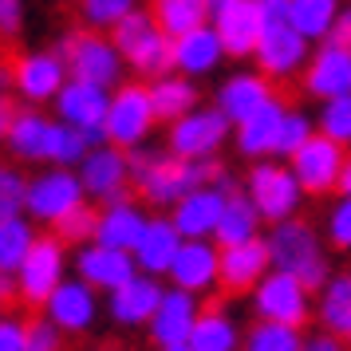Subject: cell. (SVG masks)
I'll list each match as a JSON object with an SVG mask.
<instances>
[{
    "mask_svg": "<svg viewBox=\"0 0 351 351\" xmlns=\"http://www.w3.org/2000/svg\"><path fill=\"white\" fill-rule=\"evenodd\" d=\"M60 56H64L71 80H83V83H99L111 91L119 75H123V51L119 44L111 40V32H67L60 40Z\"/></svg>",
    "mask_w": 351,
    "mask_h": 351,
    "instance_id": "cell-1",
    "label": "cell"
},
{
    "mask_svg": "<svg viewBox=\"0 0 351 351\" xmlns=\"http://www.w3.org/2000/svg\"><path fill=\"white\" fill-rule=\"evenodd\" d=\"M269 249H272V265H276V272L296 276L304 288H319L324 285L328 265H324V256H319L316 233H312V225L308 221H280L276 229H272Z\"/></svg>",
    "mask_w": 351,
    "mask_h": 351,
    "instance_id": "cell-2",
    "label": "cell"
},
{
    "mask_svg": "<svg viewBox=\"0 0 351 351\" xmlns=\"http://www.w3.org/2000/svg\"><path fill=\"white\" fill-rule=\"evenodd\" d=\"M158 123L150 83H119L111 95V114H107V143L119 150H134L150 127Z\"/></svg>",
    "mask_w": 351,
    "mask_h": 351,
    "instance_id": "cell-3",
    "label": "cell"
},
{
    "mask_svg": "<svg viewBox=\"0 0 351 351\" xmlns=\"http://www.w3.org/2000/svg\"><path fill=\"white\" fill-rule=\"evenodd\" d=\"M60 269H64V241L56 237H36L32 253L24 256V265H20V308L24 312H36L40 304H48L56 296V288H60Z\"/></svg>",
    "mask_w": 351,
    "mask_h": 351,
    "instance_id": "cell-4",
    "label": "cell"
},
{
    "mask_svg": "<svg viewBox=\"0 0 351 351\" xmlns=\"http://www.w3.org/2000/svg\"><path fill=\"white\" fill-rule=\"evenodd\" d=\"M348 150L332 143L328 134H312L308 143L292 154V174L304 186V193H328L339 190V178L348 170Z\"/></svg>",
    "mask_w": 351,
    "mask_h": 351,
    "instance_id": "cell-5",
    "label": "cell"
},
{
    "mask_svg": "<svg viewBox=\"0 0 351 351\" xmlns=\"http://www.w3.org/2000/svg\"><path fill=\"white\" fill-rule=\"evenodd\" d=\"M245 190H249L256 213H261L265 221L280 225V221H288V213H292V209L300 206L304 186L296 182L292 170L272 166V162H261V166H253V174H249V182H245Z\"/></svg>",
    "mask_w": 351,
    "mask_h": 351,
    "instance_id": "cell-6",
    "label": "cell"
},
{
    "mask_svg": "<svg viewBox=\"0 0 351 351\" xmlns=\"http://www.w3.org/2000/svg\"><path fill=\"white\" fill-rule=\"evenodd\" d=\"M253 60L261 67V75H269L272 83L292 80V75H304V67L312 60V40H304L292 24H285V28H265Z\"/></svg>",
    "mask_w": 351,
    "mask_h": 351,
    "instance_id": "cell-7",
    "label": "cell"
},
{
    "mask_svg": "<svg viewBox=\"0 0 351 351\" xmlns=\"http://www.w3.org/2000/svg\"><path fill=\"white\" fill-rule=\"evenodd\" d=\"M67 80H71V71L60 51H24L12 64V87L28 103H56Z\"/></svg>",
    "mask_w": 351,
    "mask_h": 351,
    "instance_id": "cell-8",
    "label": "cell"
},
{
    "mask_svg": "<svg viewBox=\"0 0 351 351\" xmlns=\"http://www.w3.org/2000/svg\"><path fill=\"white\" fill-rule=\"evenodd\" d=\"M80 178H83V190L99 197V202H107V206H119V202H127L130 193V158L127 150H119V146H95L80 166Z\"/></svg>",
    "mask_w": 351,
    "mask_h": 351,
    "instance_id": "cell-9",
    "label": "cell"
},
{
    "mask_svg": "<svg viewBox=\"0 0 351 351\" xmlns=\"http://www.w3.org/2000/svg\"><path fill=\"white\" fill-rule=\"evenodd\" d=\"M225 134H229V119L221 114V107H197L170 127V154L213 158V150L225 143Z\"/></svg>",
    "mask_w": 351,
    "mask_h": 351,
    "instance_id": "cell-10",
    "label": "cell"
},
{
    "mask_svg": "<svg viewBox=\"0 0 351 351\" xmlns=\"http://www.w3.org/2000/svg\"><path fill=\"white\" fill-rule=\"evenodd\" d=\"M217 36H221L225 51L233 60H245L253 56L261 36H265V20H261V0H225L213 8V20H209Z\"/></svg>",
    "mask_w": 351,
    "mask_h": 351,
    "instance_id": "cell-11",
    "label": "cell"
},
{
    "mask_svg": "<svg viewBox=\"0 0 351 351\" xmlns=\"http://www.w3.org/2000/svg\"><path fill=\"white\" fill-rule=\"evenodd\" d=\"M83 178H75L71 170H48V174H40L28 182V213L40 217V221H60L67 217L75 206H83Z\"/></svg>",
    "mask_w": 351,
    "mask_h": 351,
    "instance_id": "cell-12",
    "label": "cell"
},
{
    "mask_svg": "<svg viewBox=\"0 0 351 351\" xmlns=\"http://www.w3.org/2000/svg\"><path fill=\"white\" fill-rule=\"evenodd\" d=\"M56 111L60 123L83 130V134H95L107 130V114H111V91L99 87V83H83V80H67V87L56 99Z\"/></svg>",
    "mask_w": 351,
    "mask_h": 351,
    "instance_id": "cell-13",
    "label": "cell"
},
{
    "mask_svg": "<svg viewBox=\"0 0 351 351\" xmlns=\"http://www.w3.org/2000/svg\"><path fill=\"white\" fill-rule=\"evenodd\" d=\"M304 91L324 99V103L351 95V51L324 40L304 67Z\"/></svg>",
    "mask_w": 351,
    "mask_h": 351,
    "instance_id": "cell-14",
    "label": "cell"
},
{
    "mask_svg": "<svg viewBox=\"0 0 351 351\" xmlns=\"http://www.w3.org/2000/svg\"><path fill=\"white\" fill-rule=\"evenodd\" d=\"M0 119H4V143L8 150L24 162H44L48 158V138H51V127L40 111L24 107V111H12V103L0 107Z\"/></svg>",
    "mask_w": 351,
    "mask_h": 351,
    "instance_id": "cell-15",
    "label": "cell"
},
{
    "mask_svg": "<svg viewBox=\"0 0 351 351\" xmlns=\"http://www.w3.org/2000/svg\"><path fill=\"white\" fill-rule=\"evenodd\" d=\"M276 91H272V80L261 75V71H241V75H229L217 91V107L229 123H249L261 107H269Z\"/></svg>",
    "mask_w": 351,
    "mask_h": 351,
    "instance_id": "cell-16",
    "label": "cell"
},
{
    "mask_svg": "<svg viewBox=\"0 0 351 351\" xmlns=\"http://www.w3.org/2000/svg\"><path fill=\"white\" fill-rule=\"evenodd\" d=\"M304 292H308V288H304L296 276L276 272V276H269L265 285L256 288V308H261V316L272 319V324L300 328L304 319H308V296H304Z\"/></svg>",
    "mask_w": 351,
    "mask_h": 351,
    "instance_id": "cell-17",
    "label": "cell"
},
{
    "mask_svg": "<svg viewBox=\"0 0 351 351\" xmlns=\"http://www.w3.org/2000/svg\"><path fill=\"white\" fill-rule=\"evenodd\" d=\"M225 202H229V193H221L217 186L193 190L190 197H182L174 206V217H170V221L178 225V233L186 241H206L209 233H217V225H221Z\"/></svg>",
    "mask_w": 351,
    "mask_h": 351,
    "instance_id": "cell-18",
    "label": "cell"
},
{
    "mask_svg": "<svg viewBox=\"0 0 351 351\" xmlns=\"http://www.w3.org/2000/svg\"><path fill=\"white\" fill-rule=\"evenodd\" d=\"M272 261L269 241H245V245H233V249H221V296H237V292H249L256 285V276L265 272V265Z\"/></svg>",
    "mask_w": 351,
    "mask_h": 351,
    "instance_id": "cell-19",
    "label": "cell"
},
{
    "mask_svg": "<svg viewBox=\"0 0 351 351\" xmlns=\"http://www.w3.org/2000/svg\"><path fill=\"white\" fill-rule=\"evenodd\" d=\"M225 56H229V51H225L221 36H217L213 24H206V28L186 32V36H178V40H174V71H178V75H190V80L209 75Z\"/></svg>",
    "mask_w": 351,
    "mask_h": 351,
    "instance_id": "cell-20",
    "label": "cell"
},
{
    "mask_svg": "<svg viewBox=\"0 0 351 351\" xmlns=\"http://www.w3.org/2000/svg\"><path fill=\"white\" fill-rule=\"evenodd\" d=\"M285 119H288V107H285V99L276 95L269 107H261L249 123H241V127H237V150H241V154H249V158L276 154V146H280V130H285Z\"/></svg>",
    "mask_w": 351,
    "mask_h": 351,
    "instance_id": "cell-21",
    "label": "cell"
},
{
    "mask_svg": "<svg viewBox=\"0 0 351 351\" xmlns=\"http://www.w3.org/2000/svg\"><path fill=\"white\" fill-rule=\"evenodd\" d=\"M146 217L138 213V206H130V202H119V206H107L103 209V217H99V233H95V245L103 249H138V241L146 233Z\"/></svg>",
    "mask_w": 351,
    "mask_h": 351,
    "instance_id": "cell-22",
    "label": "cell"
},
{
    "mask_svg": "<svg viewBox=\"0 0 351 351\" xmlns=\"http://www.w3.org/2000/svg\"><path fill=\"white\" fill-rule=\"evenodd\" d=\"M217 272H221V253H213V245H206V241H182L178 261L170 269V276L178 280L182 292L206 288L209 280H217Z\"/></svg>",
    "mask_w": 351,
    "mask_h": 351,
    "instance_id": "cell-23",
    "label": "cell"
},
{
    "mask_svg": "<svg viewBox=\"0 0 351 351\" xmlns=\"http://www.w3.org/2000/svg\"><path fill=\"white\" fill-rule=\"evenodd\" d=\"M182 233H178L174 221H166V217H154V221L146 225L143 241H138V265L146 272H170L178 261V249H182Z\"/></svg>",
    "mask_w": 351,
    "mask_h": 351,
    "instance_id": "cell-24",
    "label": "cell"
},
{
    "mask_svg": "<svg viewBox=\"0 0 351 351\" xmlns=\"http://www.w3.org/2000/svg\"><path fill=\"white\" fill-rule=\"evenodd\" d=\"M80 272L87 285L95 288H123L134 280V265H130V256L123 249H83L80 253Z\"/></svg>",
    "mask_w": 351,
    "mask_h": 351,
    "instance_id": "cell-25",
    "label": "cell"
},
{
    "mask_svg": "<svg viewBox=\"0 0 351 351\" xmlns=\"http://www.w3.org/2000/svg\"><path fill=\"white\" fill-rule=\"evenodd\" d=\"M150 99H154V114L162 123L174 127L178 119H186L190 111H197V87H193L190 75H162V80H150Z\"/></svg>",
    "mask_w": 351,
    "mask_h": 351,
    "instance_id": "cell-26",
    "label": "cell"
},
{
    "mask_svg": "<svg viewBox=\"0 0 351 351\" xmlns=\"http://www.w3.org/2000/svg\"><path fill=\"white\" fill-rule=\"evenodd\" d=\"M150 324H154V343H158V348L190 343L193 324H197V319H193V300L186 296V292H170Z\"/></svg>",
    "mask_w": 351,
    "mask_h": 351,
    "instance_id": "cell-27",
    "label": "cell"
},
{
    "mask_svg": "<svg viewBox=\"0 0 351 351\" xmlns=\"http://www.w3.org/2000/svg\"><path fill=\"white\" fill-rule=\"evenodd\" d=\"M150 12H154L158 28L170 40H178L186 32H197V28H206L213 20L209 0H150Z\"/></svg>",
    "mask_w": 351,
    "mask_h": 351,
    "instance_id": "cell-28",
    "label": "cell"
},
{
    "mask_svg": "<svg viewBox=\"0 0 351 351\" xmlns=\"http://www.w3.org/2000/svg\"><path fill=\"white\" fill-rule=\"evenodd\" d=\"M162 288L154 285V280H130V285H123V288H114V300H111V308H114V319H123V324H138V319H154V312L162 308Z\"/></svg>",
    "mask_w": 351,
    "mask_h": 351,
    "instance_id": "cell-29",
    "label": "cell"
},
{
    "mask_svg": "<svg viewBox=\"0 0 351 351\" xmlns=\"http://www.w3.org/2000/svg\"><path fill=\"white\" fill-rule=\"evenodd\" d=\"M256 221H261V213H256L253 197L249 193H229V202H225V213H221V225H217V245L221 249H233V245H245V241L256 237Z\"/></svg>",
    "mask_w": 351,
    "mask_h": 351,
    "instance_id": "cell-30",
    "label": "cell"
},
{
    "mask_svg": "<svg viewBox=\"0 0 351 351\" xmlns=\"http://www.w3.org/2000/svg\"><path fill=\"white\" fill-rule=\"evenodd\" d=\"M343 12L339 0H292V28L304 40H328Z\"/></svg>",
    "mask_w": 351,
    "mask_h": 351,
    "instance_id": "cell-31",
    "label": "cell"
},
{
    "mask_svg": "<svg viewBox=\"0 0 351 351\" xmlns=\"http://www.w3.org/2000/svg\"><path fill=\"white\" fill-rule=\"evenodd\" d=\"M48 308H51V319L60 328H71V332L87 328L91 316H95V300H91L87 285H60L56 296L48 300Z\"/></svg>",
    "mask_w": 351,
    "mask_h": 351,
    "instance_id": "cell-32",
    "label": "cell"
},
{
    "mask_svg": "<svg viewBox=\"0 0 351 351\" xmlns=\"http://www.w3.org/2000/svg\"><path fill=\"white\" fill-rule=\"evenodd\" d=\"M127 64L138 71V75H146V80H162V75H170L174 71V40L162 32V28H154V32L146 36L138 48L127 56Z\"/></svg>",
    "mask_w": 351,
    "mask_h": 351,
    "instance_id": "cell-33",
    "label": "cell"
},
{
    "mask_svg": "<svg viewBox=\"0 0 351 351\" xmlns=\"http://www.w3.org/2000/svg\"><path fill=\"white\" fill-rule=\"evenodd\" d=\"M324 328L339 339H351V272L335 276L324 292Z\"/></svg>",
    "mask_w": 351,
    "mask_h": 351,
    "instance_id": "cell-34",
    "label": "cell"
},
{
    "mask_svg": "<svg viewBox=\"0 0 351 351\" xmlns=\"http://www.w3.org/2000/svg\"><path fill=\"white\" fill-rule=\"evenodd\" d=\"M32 229L20 221V217H0V269L12 272L24 265V256L32 253Z\"/></svg>",
    "mask_w": 351,
    "mask_h": 351,
    "instance_id": "cell-35",
    "label": "cell"
},
{
    "mask_svg": "<svg viewBox=\"0 0 351 351\" xmlns=\"http://www.w3.org/2000/svg\"><path fill=\"white\" fill-rule=\"evenodd\" d=\"M91 154V143L83 138V130L67 127V123H56L48 138V162L56 166H83V158Z\"/></svg>",
    "mask_w": 351,
    "mask_h": 351,
    "instance_id": "cell-36",
    "label": "cell"
},
{
    "mask_svg": "<svg viewBox=\"0 0 351 351\" xmlns=\"http://www.w3.org/2000/svg\"><path fill=\"white\" fill-rule=\"evenodd\" d=\"M190 348L193 351H233V348H237L233 324H229L225 316H202L197 324H193Z\"/></svg>",
    "mask_w": 351,
    "mask_h": 351,
    "instance_id": "cell-37",
    "label": "cell"
},
{
    "mask_svg": "<svg viewBox=\"0 0 351 351\" xmlns=\"http://www.w3.org/2000/svg\"><path fill=\"white\" fill-rule=\"evenodd\" d=\"M154 28H158V20H154V12H150V8H134L130 16H123V20H119V24L111 28V40L119 44V51H123V60H127L130 51L138 48V44L146 40V36L154 32Z\"/></svg>",
    "mask_w": 351,
    "mask_h": 351,
    "instance_id": "cell-38",
    "label": "cell"
},
{
    "mask_svg": "<svg viewBox=\"0 0 351 351\" xmlns=\"http://www.w3.org/2000/svg\"><path fill=\"white\" fill-rule=\"evenodd\" d=\"M99 217H103V209H91L83 202V206H75L67 217H60V221L51 225V233L64 241V245H80V241L99 233Z\"/></svg>",
    "mask_w": 351,
    "mask_h": 351,
    "instance_id": "cell-39",
    "label": "cell"
},
{
    "mask_svg": "<svg viewBox=\"0 0 351 351\" xmlns=\"http://www.w3.org/2000/svg\"><path fill=\"white\" fill-rule=\"evenodd\" d=\"M245 351H304L300 339H296V328H288V324H256L249 339H245Z\"/></svg>",
    "mask_w": 351,
    "mask_h": 351,
    "instance_id": "cell-40",
    "label": "cell"
},
{
    "mask_svg": "<svg viewBox=\"0 0 351 351\" xmlns=\"http://www.w3.org/2000/svg\"><path fill=\"white\" fill-rule=\"evenodd\" d=\"M319 134H328L332 143L351 150V95L324 103V111H319Z\"/></svg>",
    "mask_w": 351,
    "mask_h": 351,
    "instance_id": "cell-41",
    "label": "cell"
},
{
    "mask_svg": "<svg viewBox=\"0 0 351 351\" xmlns=\"http://www.w3.org/2000/svg\"><path fill=\"white\" fill-rule=\"evenodd\" d=\"M134 8H143L138 0H80V12L91 28H107L111 32L123 16H130Z\"/></svg>",
    "mask_w": 351,
    "mask_h": 351,
    "instance_id": "cell-42",
    "label": "cell"
},
{
    "mask_svg": "<svg viewBox=\"0 0 351 351\" xmlns=\"http://www.w3.org/2000/svg\"><path fill=\"white\" fill-rule=\"evenodd\" d=\"M28 209V182L16 170H0V217H16Z\"/></svg>",
    "mask_w": 351,
    "mask_h": 351,
    "instance_id": "cell-43",
    "label": "cell"
},
{
    "mask_svg": "<svg viewBox=\"0 0 351 351\" xmlns=\"http://www.w3.org/2000/svg\"><path fill=\"white\" fill-rule=\"evenodd\" d=\"M312 138V123H308V114L300 111H288L285 119V130H280V146H276V154H285V158H292L296 150H300L304 143Z\"/></svg>",
    "mask_w": 351,
    "mask_h": 351,
    "instance_id": "cell-44",
    "label": "cell"
},
{
    "mask_svg": "<svg viewBox=\"0 0 351 351\" xmlns=\"http://www.w3.org/2000/svg\"><path fill=\"white\" fill-rule=\"evenodd\" d=\"M328 237L335 249H351V197H339V206L328 217Z\"/></svg>",
    "mask_w": 351,
    "mask_h": 351,
    "instance_id": "cell-45",
    "label": "cell"
},
{
    "mask_svg": "<svg viewBox=\"0 0 351 351\" xmlns=\"http://www.w3.org/2000/svg\"><path fill=\"white\" fill-rule=\"evenodd\" d=\"M24 335H28V351H60V335L51 324H40V319L28 312L24 319Z\"/></svg>",
    "mask_w": 351,
    "mask_h": 351,
    "instance_id": "cell-46",
    "label": "cell"
},
{
    "mask_svg": "<svg viewBox=\"0 0 351 351\" xmlns=\"http://www.w3.org/2000/svg\"><path fill=\"white\" fill-rule=\"evenodd\" d=\"M261 20H265V28L292 24V0H261Z\"/></svg>",
    "mask_w": 351,
    "mask_h": 351,
    "instance_id": "cell-47",
    "label": "cell"
},
{
    "mask_svg": "<svg viewBox=\"0 0 351 351\" xmlns=\"http://www.w3.org/2000/svg\"><path fill=\"white\" fill-rule=\"evenodd\" d=\"M0 351H28V335H24V324H12V319H4V328H0Z\"/></svg>",
    "mask_w": 351,
    "mask_h": 351,
    "instance_id": "cell-48",
    "label": "cell"
},
{
    "mask_svg": "<svg viewBox=\"0 0 351 351\" xmlns=\"http://www.w3.org/2000/svg\"><path fill=\"white\" fill-rule=\"evenodd\" d=\"M20 16H24V0H0V32L4 36L20 28Z\"/></svg>",
    "mask_w": 351,
    "mask_h": 351,
    "instance_id": "cell-49",
    "label": "cell"
},
{
    "mask_svg": "<svg viewBox=\"0 0 351 351\" xmlns=\"http://www.w3.org/2000/svg\"><path fill=\"white\" fill-rule=\"evenodd\" d=\"M328 44H339V48L351 51V8L343 4V12H339V20H335L332 36H328Z\"/></svg>",
    "mask_w": 351,
    "mask_h": 351,
    "instance_id": "cell-50",
    "label": "cell"
},
{
    "mask_svg": "<svg viewBox=\"0 0 351 351\" xmlns=\"http://www.w3.org/2000/svg\"><path fill=\"white\" fill-rule=\"evenodd\" d=\"M304 351H343L335 339H328V335H319V339H312V343H304Z\"/></svg>",
    "mask_w": 351,
    "mask_h": 351,
    "instance_id": "cell-51",
    "label": "cell"
},
{
    "mask_svg": "<svg viewBox=\"0 0 351 351\" xmlns=\"http://www.w3.org/2000/svg\"><path fill=\"white\" fill-rule=\"evenodd\" d=\"M339 193H343V197H351V158H348V170H343V178H339Z\"/></svg>",
    "mask_w": 351,
    "mask_h": 351,
    "instance_id": "cell-52",
    "label": "cell"
},
{
    "mask_svg": "<svg viewBox=\"0 0 351 351\" xmlns=\"http://www.w3.org/2000/svg\"><path fill=\"white\" fill-rule=\"evenodd\" d=\"M162 351H193L190 343H178V348H162Z\"/></svg>",
    "mask_w": 351,
    "mask_h": 351,
    "instance_id": "cell-53",
    "label": "cell"
},
{
    "mask_svg": "<svg viewBox=\"0 0 351 351\" xmlns=\"http://www.w3.org/2000/svg\"><path fill=\"white\" fill-rule=\"evenodd\" d=\"M99 351H123V348H119V343H107V348H99Z\"/></svg>",
    "mask_w": 351,
    "mask_h": 351,
    "instance_id": "cell-54",
    "label": "cell"
},
{
    "mask_svg": "<svg viewBox=\"0 0 351 351\" xmlns=\"http://www.w3.org/2000/svg\"><path fill=\"white\" fill-rule=\"evenodd\" d=\"M217 4H225V0H209V8H217Z\"/></svg>",
    "mask_w": 351,
    "mask_h": 351,
    "instance_id": "cell-55",
    "label": "cell"
}]
</instances>
